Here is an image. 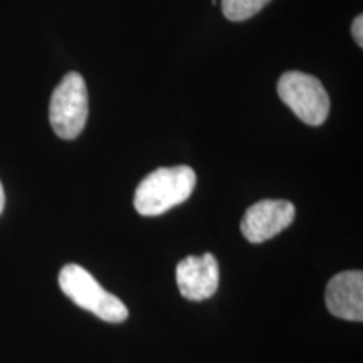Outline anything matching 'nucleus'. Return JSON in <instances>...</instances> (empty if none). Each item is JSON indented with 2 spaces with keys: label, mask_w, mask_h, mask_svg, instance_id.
Here are the masks:
<instances>
[{
  "label": "nucleus",
  "mask_w": 363,
  "mask_h": 363,
  "mask_svg": "<svg viewBox=\"0 0 363 363\" xmlns=\"http://www.w3.org/2000/svg\"><path fill=\"white\" fill-rule=\"evenodd\" d=\"M271 0H220L222 12L229 21L242 22L256 16Z\"/></svg>",
  "instance_id": "8"
},
{
  "label": "nucleus",
  "mask_w": 363,
  "mask_h": 363,
  "mask_svg": "<svg viewBox=\"0 0 363 363\" xmlns=\"http://www.w3.org/2000/svg\"><path fill=\"white\" fill-rule=\"evenodd\" d=\"M220 271L214 254L189 256L177 266V284L182 296L190 301H203L214 296L219 288Z\"/></svg>",
  "instance_id": "6"
},
{
  "label": "nucleus",
  "mask_w": 363,
  "mask_h": 363,
  "mask_svg": "<svg viewBox=\"0 0 363 363\" xmlns=\"http://www.w3.org/2000/svg\"><path fill=\"white\" fill-rule=\"evenodd\" d=\"M197 175L187 165L163 167L148 174L135 192V208L138 214L153 217L180 206L192 195Z\"/></svg>",
  "instance_id": "1"
},
{
  "label": "nucleus",
  "mask_w": 363,
  "mask_h": 363,
  "mask_svg": "<svg viewBox=\"0 0 363 363\" xmlns=\"http://www.w3.org/2000/svg\"><path fill=\"white\" fill-rule=\"evenodd\" d=\"M294 206L288 201H266L256 202L244 214L240 230L249 242L261 244L283 233L294 220Z\"/></svg>",
  "instance_id": "5"
},
{
  "label": "nucleus",
  "mask_w": 363,
  "mask_h": 363,
  "mask_svg": "<svg viewBox=\"0 0 363 363\" xmlns=\"http://www.w3.org/2000/svg\"><path fill=\"white\" fill-rule=\"evenodd\" d=\"M326 308L348 321L363 320V272L343 271L330 279L325 293Z\"/></svg>",
  "instance_id": "7"
},
{
  "label": "nucleus",
  "mask_w": 363,
  "mask_h": 363,
  "mask_svg": "<svg viewBox=\"0 0 363 363\" xmlns=\"http://www.w3.org/2000/svg\"><path fill=\"white\" fill-rule=\"evenodd\" d=\"M352 35L355 39V43L363 48V16H357V19L353 21L352 26Z\"/></svg>",
  "instance_id": "9"
},
{
  "label": "nucleus",
  "mask_w": 363,
  "mask_h": 363,
  "mask_svg": "<svg viewBox=\"0 0 363 363\" xmlns=\"http://www.w3.org/2000/svg\"><path fill=\"white\" fill-rule=\"evenodd\" d=\"M59 286L74 305L91 311L108 323H121L128 318L125 303L115 294L108 293L84 267L66 264L59 272Z\"/></svg>",
  "instance_id": "2"
},
{
  "label": "nucleus",
  "mask_w": 363,
  "mask_h": 363,
  "mask_svg": "<svg viewBox=\"0 0 363 363\" xmlns=\"http://www.w3.org/2000/svg\"><path fill=\"white\" fill-rule=\"evenodd\" d=\"M278 94L303 123L320 126L330 113V96L315 76L301 71L284 72L279 78Z\"/></svg>",
  "instance_id": "4"
},
{
  "label": "nucleus",
  "mask_w": 363,
  "mask_h": 363,
  "mask_svg": "<svg viewBox=\"0 0 363 363\" xmlns=\"http://www.w3.org/2000/svg\"><path fill=\"white\" fill-rule=\"evenodd\" d=\"M4 207H6V194H4V187H2V182H0V214H2Z\"/></svg>",
  "instance_id": "10"
},
{
  "label": "nucleus",
  "mask_w": 363,
  "mask_h": 363,
  "mask_svg": "<svg viewBox=\"0 0 363 363\" xmlns=\"http://www.w3.org/2000/svg\"><path fill=\"white\" fill-rule=\"evenodd\" d=\"M88 88L79 72H67L54 89L49 121L59 138L74 140L88 121Z\"/></svg>",
  "instance_id": "3"
}]
</instances>
